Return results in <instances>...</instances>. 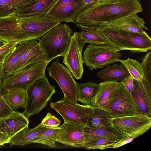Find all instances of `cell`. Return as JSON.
Instances as JSON below:
<instances>
[{
  "label": "cell",
  "mask_w": 151,
  "mask_h": 151,
  "mask_svg": "<svg viewBox=\"0 0 151 151\" xmlns=\"http://www.w3.org/2000/svg\"><path fill=\"white\" fill-rule=\"evenodd\" d=\"M142 11V5L137 0H122L115 3L94 2L84 7L75 17L74 21L76 24L96 29Z\"/></svg>",
  "instance_id": "cell-1"
},
{
  "label": "cell",
  "mask_w": 151,
  "mask_h": 151,
  "mask_svg": "<svg viewBox=\"0 0 151 151\" xmlns=\"http://www.w3.org/2000/svg\"><path fill=\"white\" fill-rule=\"evenodd\" d=\"M104 37L107 43L119 50H129L134 53L145 52L151 49V38L144 31L141 32L99 28L93 29Z\"/></svg>",
  "instance_id": "cell-2"
},
{
  "label": "cell",
  "mask_w": 151,
  "mask_h": 151,
  "mask_svg": "<svg viewBox=\"0 0 151 151\" xmlns=\"http://www.w3.org/2000/svg\"><path fill=\"white\" fill-rule=\"evenodd\" d=\"M73 31L68 25L61 23L45 33L39 40L44 52L45 61L50 62L54 59L63 57L70 45Z\"/></svg>",
  "instance_id": "cell-3"
},
{
  "label": "cell",
  "mask_w": 151,
  "mask_h": 151,
  "mask_svg": "<svg viewBox=\"0 0 151 151\" xmlns=\"http://www.w3.org/2000/svg\"><path fill=\"white\" fill-rule=\"evenodd\" d=\"M50 62L40 60L31 63L21 69L3 77L1 94L11 89H21L26 91L36 81L45 76V71Z\"/></svg>",
  "instance_id": "cell-4"
},
{
  "label": "cell",
  "mask_w": 151,
  "mask_h": 151,
  "mask_svg": "<svg viewBox=\"0 0 151 151\" xmlns=\"http://www.w3.org/2000/svg\"><path fill=\"white\" fill-rule=\"evenodd\" d=\"M56 92L55 87L51 85L46 76L39 79L26 91V104L22 113L28 119L38 114L47 106Z\"/></svg>",
  "instance_id": "cell-5"
},
{
  "label": "cell",
  "mask_w": 151,
  "mask_h": 151,
  "mask_svg": "<svg viewBox=\"0 0 151 151\" xmlns=\"http://www.w3.org/2000/svg\"><path fill=\"white\" fill-rule=\"evenodd\" d=\"M60 23L45 14L20 16L19 33V41L39 40L51 29Z\"/></svg>",
  "instance_id": "cell-6"
},
{
  "label": "cell",
  "mask_w": 151,
  "mask_h": 151,
  "mask_svg": "<svg viewBox=\"0 0 151 151\" xmlns=\"http://www.w3.org/2000/svg\"><path fill=\"white\" fill-rule=\"evenodd\" d=\"M116 47L108 44L88 45L83 51L84 63L92 70L103 68L106 65L119 61L121 58V53Z\"/></svg>",
  "instance_id": "cell-7"
},
{
  "label": "cell",
  "mask_w": 151,
  "mask_h": 151,
  "mask_svg": "<svg viewBox=\"0 0 151 151\" xmlns=\"http://www.w3.org/2000/svg\"><path fill=\"white\" fill-rule=\"evenodd\" d=\"M50 105L62 116L64 122L83 128L88 126V116L93 107L92 105L80 104L65 96L61 100L52 102Z\"/></svg>",
  "instance_id": "cell-8"
},
{
  "label": "cell",
  "mask_w": 151,
  "mask_h": 151,
  "mask_svg": "<svg viewBox=\"0 0 151 151\" xmlns=\"http://www.w3.org/2000/svg\"><path fill=\"white\" fill-rule=\"evenodd\" d=\"M99 108L107 111L113 118L141 114L131 94L121 82L116 89L113 99L108 105Z\"/></svg>",
  "instance_id": "cell-9"
},
{
  "label": "cell",
  "mask_w": 151,
  "mask_h": 151,
  "mask_svg": "<svg viewBox=\"0 0 151 151\" xmlns=\"http://www.w3.org/2000/svg\"><path fill=\"white\" fill-rule=\"evenodd\" d=\"M86 43L81 37L80 32H75L71 36L69 47L63 56V62L77 80L82 76L84 61L82 51Z\"/></svg>",
  "instance_id": "cell-10"
},
{
  "label": "cell",
  "mask_w": 151,
  "mask_h": 151,
  "mask_svg": "<svg viewBox=\"0 0 151 151\" xmlns=\"http://www.w3.org/2000/svg\"><path fill=\"white\" fill-rule=\"evenodd\" d=\"M59 57L47 70L49 76L55 80L68 99L77 102V83L70 71L59 61Z\"/></svg>",
  "instance_id": "cell-11"
},
{
  "label": "cell",
  "mask_w": 151,
  "mask_h": 151,
  "mask_svg": "<svg viewBox=\"0 0 151 151\" xmlns=\"http://www.w3.org/2000/svg\"><path fill=\"white\" fill-rule=\"evenodd\" d=\"M151 126V117L139 114L114 118L111 128L125 137L148 130Z\"/></svg>",
  "instance_id": "cell-12"
},
{
  "label": "cell",
  "mask_w": 151,
  "mask_h": 151,
  "mask_svg": "<svg viewBox=\"0 0 151 151\" xmlns=\"http://www.w3.org/2000/svg\"><path fill=\"white\" fill-rule=\"evenodd\" d=\"M86 6L82 0H58L45 15L61 23H74L75 17Z\"/></svg>",
  "instance_id": "cell-13"
},
{
  "label": "cell",
  "mask_w": 151,
  "mask_h": 151,
  "mask_svg": "<svg viewBox=\"0 0 151 151\" xmlns=\"http://www.w3.org/2000/svg\"><path fill=\"white\" fill-rule=\"evenodd\" d=\"M131 95L140 113L151 117V78L144 77L142 81L133 80Z\"/></svg>",
  "instance_id": "cell-14"
},
{
  "label": "cell",
  "mask_w": 151,
  "mask_h": 151,
  "mask_svg": "<svg viewBox=\"0 0 151 151\" xmlns=\"http://www.w3.org/2000/svg\"><path fill=\"white\" fill-rule=\"evenodd\" d=\"M60 127L57 142L66 146L83 147L84 142L83 128L64 122Z\"/></svg>",
  "instance_id": "cell-15"
},
{
  "label": "cell",
  "mask_w": 151,
  "mask_h": 151,
  "mask_svg": "<svg viewBox=\"0 0 151 151\" xmlns=\"http://www.w3.org/2000/svg\"><path fill=\"white\" fill-rule=\"evenodd\" d=\"M29 121L23 114L17 111L0 120V132L6 133L11 139L21 131L29 129Z\"/></svg>",
  "instance_id": "cell-16"
},
{
  "label": "cell",
  "mask_w": 151,
  "mask_h": 151,
  "mask_svg": "<svg viewBox=\"0 0 151 151\" xmlns=\"http://www.w3.org/2000/svg\"><path fill=\"white\" fill-rule=\"evenodd\" d=\"M99 28L135 32H142L144 31V29L148 30L145 26L144 19L139 17L137 14L124 17L106 26Z\"/></svg>",
  "instance_id": "cell-17"
},
{
  "label": "cell",
  "mask_w": 151,
  "mask_h": 151,
  "mask_svg": "<svg viewBox=\"0 0 151 151\" xmlns=\"http://www.w3.org/2000/svg\"><path fill=\"white\" fill-rule=\"evenodd\" d=\"M43 60H45L44 52L39 42L35 40L32 44L21 55L15 65L12 73L31 63Z\"/></svg>",
  "instance_id": "cell-18"
},
{
  "label": "cell",
  "mask_w": 151,
  "mask_h": 151,
  "mask_svg": "<svg viewBox=\"0 0 151 151\" xmlns=\"http://www.w3.org/2000/svg\"><path fill=\"white\" fill-rule=\"evenodd\" d=\"M119 82L105 81L99 83V89L93 106L99 108L108 105L113 99Z\"/></svg>",
  "instance_id": "cell-19"
},
{
  "label": "cell",
  "mask_w": 151,
  "mask_h": 151,
  "mask_svg": "<svg viewBox=\"0 0 151 151\" xmlns=\"http://www.w3.org/2000/svg\"><path fill=\"white\" fill-rule=\"evenodd\" d=\"M38 0H0V17L18 14L26 10Z\"/></svg>",
  "instance_id": "cell-20"
},
{
  "label": "cell",
  "mask_w": 151,
  "mask_h": 151,
  "mask_svg": "<svg viewBox=\"0 0 151 151\" xmlns=\"http://www.w3.org/2000/svg\"><path fill=\"white\" fill-rule=\"evenodd\" d=\"M36 40L19 42L5 60L3 67V77L12 73L14 67L22 54Z\"/></svg>",
  "instance_id": "cell-21"
},
{
  "label": "cell",
  "mask_w": 151,
  "mask_h": 151,
  "mask_svg": "<svg viewBox=\"0 0 151 151\" xmlns=\"http://www.w3.org/2000/svg\"><path fill=\"white\" fill-rule=\"evenodd\" d=\"M83 130L84 142L101 138L109 139L117 142L124 137L112 130L111 128L102 129L86 126L83 128Z\"/></svg>",
  "instance_id": "cell-22"
},
{
  "label": "cell",
  "mask_w": 151,
  "mask_h": 151,
  "mask_svg": "<svg viewBox=\"0 0 151 151\" xmlns=\"http://www.w3.org/2000/svg\"><path fill=\"white\" fill-rule=\"evenodd\" d=\"M97 75L100 80L121 82L130 76L126 67L122 63L108 65L99 72Z\"/></svg>",
  "instance_id": "cell-23"
},
{
  "label": "cell",
  "mask_w": 151,
  "mask_h": 151,
  "mask_svg": "<svg viewBox=\"0 0 151 151\" xmlns=\"http://www.w3.org/2000/svg\"><path fill=\"white\" fill-rule=\"evenodd\" d=\"M113 119L105 110L93 107L88 116V126L102 129L109 128L112 126Z\"/></svg>",
  "instance_id": "cell-24"
},
{
  "label": "cell",
  "mask_w": 151,
  "mask_h": 151,
  "mask_svg": "<svg viewBox=\"0 0 151 151\" xmlns=\"http://www.w3.org/2000/svg\"><path fill=\"white\" fill-rule=\"evenodd\" d=\"M49 128L41 123L32 129H27L19 132L11 139L9 143L11 146H19L31 144L34 139Z\"/></svg>",
  "instance_id": "cell-25"
},
{
  "label": "cell",
  "mask_w": 151,
  "mask_h": 151,
  "mask_svg": "<svg viewBox=\"0 0 151 151\" xmlns=\"http://www.w3.org/2000/svg\"><path fill=\"white\" fill-rule=\"evenodd\" d=\"M77 100L85 105H91L98 91L100 84L92 81L77 83Z\"/></svg>",
  "instance_id": "cell-26"
},
{
  "label": "cell",
  "mask_w": 151,
  "mask_h": 151,
  "mask_svg": "<svg viewBox=\"0 0 151 151\" xmlns=\"http://www.w3.org/2000/svg\"><path fill=\"white\" fill-rule=\"evenodd\" d=\"M7 104L14 110L24 108L27 101L26 91L18 89L8 90L2 95Z\"/></svg>",
  "instance_id": "cell-27"
},
{
  "label": "cell",
  "mask_w": 151,
  "mask_h": 151,
  "mask_svg": "<svg viewBox=\"0 0 151 151\" xmlns=\"http://www.w3.org/2000/svg\"><path fill=\"white\" fill-rule=\"evenodd\" d=\"M58 0H38L32 5L17 15L27 16L34 14H45Z\"/></svg>",
  "instance_id": "cell-28"
},
{
  "label": "cell",
  "mask_w": 151,
  "mask_h": 151,
  "mask_svg": "<svg viewBox=\"0 0 151 151\" xmlns=\"http://www.w3.org/2000/svg\"><path fill=\"white\" fill-rule=\"evenodd\" d=\"M119 61L125 66L133 79L138 81H142L144 77L142 63L129 58L124 60H119Z\"/></svg>",
  "instance_id": "cell-29"
},
{
  "label": "cell",
  "mask_w": 151,
  "mask_h": 151,
  "mask_svg": "<svg viewBox=\"0 0 151 151\" xmlns=\"http://www.w3.org/2000/svg\"><path fill=\"white\" fill-rule=\"evenodd\" d=\"M60 127L49 128L34 139L32 143H38L54 148L57 145L56 144Z\"/></svg>",
  "instance_id": "cell-30"
},
{
  "label": "cell",
  "mask_w": 151,
  "mask_h": 151,
  "mask_svg": "<svg viewBox=\"0 0 151 151\" xmlns=\"http://www.w3.org/2000/svg\"><path fill=\"white\" fill-rule=\"evenodd\" d=\"M76 25V27L81 29V31L80 32V36L86 43L95 45L107 44L105 39L95 30Z\"/></svg>",
  "instance_id": "cell-31"
},
{
  "label": "cell",
  "mask_w": 151,
  "mask_h": 151,
  "mask_svg": "<svg viewBox=\"0 0 151 151\" xmlns=\"http://www.w3.org/2000/svg\"><path fill=\"white\" fill-rule=\"evenodd\" d=\"M116 142L106 139H99L95 140L84 142L83 147L88 150H104L112 148Z\"/></svg>",
  "instance_id": "cell-32"
},
{
  "label": "cell",
  "mask_w": 151,
  "mask_h": 151,
  "mask_svg": "<svg viewBox=\"0 0 151 151\" xmlns=\"http://www.w3.org/2000/svg\"><path fill=\"white\" fill-rule=\"evenodd\" d=\"M18 42H6L3 46L0 48V66H3L5 60Z\"/></svg>",
  "instance_id": "cell-33"
},
{
  "label": "cell",
  "mask_w": 151,
  "mask_h": 151,
  "mask_svg": "<svg viewBox=\"0 0 151 151\" xmlns=\"http://www.w3.org/2000/svg\"><path fill=\"white\" fill-rule=\"evenodd\" d=\"M15 112L6 102L3 95L0 94V120L9 116Z\"/></svg>",
  "instance_id": "cell-34"
},
{
  "label": "cell",
  "mask_w": 151,
  "mask_h": 151,
  "mask_svg": "<svg viewBox=\"0 0 151 151\" xmlns=\"http://www.w3.org/2000/svg\"><path fill=\"white\" fill-rule=\"evenodd\" d=\"M60 122V120L50 113L48 112L41 123L43 126L48 127L54 128L59 127Z\"/></svg>",
  "instance_id": "cell-35"
},
{
  "label": "cell",
  "mask_w": 151,
  "mask_h": 151,
  "mask_svg": "<svg viewBox=\"0 0 151 151\" xmlns=\"http://www.w3.org/2000/svg\"><path fill=\"white\" fill-rule=\"evenodd\" d=\"M145 132H141L127 135L116 142L113 146L112 148H117L131 142L135 138L140 136Z\"/></svg>",
  "instance_id": "cell-36"
},
{
  "label": "cell",
  "mask_w": 151,
  "mask_h": 151,
  "mask_svg": "<svg viewBox=\"0 0 151 151\" xmlns=\"http://www.w3.org/2000/svg\"><path fill=\"white\" fill-rule=\"evenodd\" d=\"M133 78L130 75L121 82L122 85L130 94L133 88Z\"/></svg>",
  "instance_id": "cell-37"
},
{
  "label": "cell",
  "mask_w": 151,
  "mask_h": 151,
  "mask_svg": "<svg viewBox=\"0 0 151 151\" xmlns=\"http://www.w3.org/2000/svg\"><path fill=\"white\" fill-rule=\"evenodd\" d=\"M11 138L6 133L0 132V146L9 143Z\"/></svg>",
  "instance_id": "cell-38"
},
{
  "label": "cell",
  "mask_w": 151,
  "mask_h": 151,
  "mask_svg": "<svg viewBox=\"0 0 151 151\" xmlns=\"http://www.w3.org/2000/svg\"><path fill=\"white\" fill-rule=\"evenodd\" d=\"M95 2L97 3H115L122 0H95Z\"/></svg>",
  "instance_id": "cell-39"
},
{
  "label": "cell",
  "mask_w": 151,
  "mask_h": 151,
  "mask_svg": "<svg viewBox=\"0 0 151 151\" xmlns=\"http://www.w3.org/2000/svg\"><path fill=\"white\" fill-rule=\"evenodd\" d=\"M3 66H0V94H1V83L2 78L3 77Z\"/></svg>",
  "instance_id": "cell-40"
},
{
  "label": "cell",
  "mask_w": 151,
  "mask_h": 151,
  "mask_svg": "<svg viewBox=\"0 0 151 151\" xmlns=\"http://www.w3.org/2000/svg\"><path fill=\"white\" fill-rule=\"evenodd\" d=\"M82 1L86 5L91 4L96 1L95 0H82Z\"/></svg>",
  "instance_id": "cell-41"
},
{
  "label": "cell",
  "mask_w": 151,
  "mask_h": 151,
  "mask_svg": "<svg viewBox=\"0 0 151 151\" xmlns=\"http://www.w3.org/2000/svg\"><path fill=\"white\" fill-rule=\"evenodd\" d=\"M5 41L0 40V48L3 46L6 43Z\"/></svg>",
  "instance_id": "cell-42"
},
{
  "label": "cell",
  "mask_w": 151,
  "mask_h": 151,
  "mask_svg": "<svg viewBox=\"0 0 151 151\" xmlns=\"http://www.w3.org/2000/svg\"><path fill=\"white\" fill-rule=\"evenodd\" d=\"M139 2H140L141 0H137Z\"/></svg>",
  "instance_id": "cell-43"
}]
</instances>
